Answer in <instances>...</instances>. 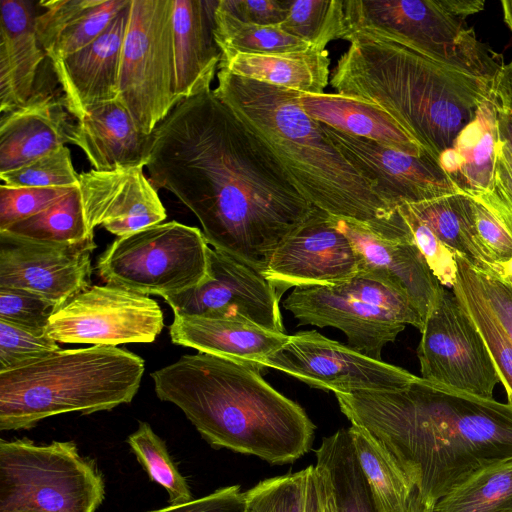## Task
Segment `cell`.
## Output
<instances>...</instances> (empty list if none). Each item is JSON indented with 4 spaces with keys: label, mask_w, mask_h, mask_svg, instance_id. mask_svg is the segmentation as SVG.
<instances>
[{
    "label": "cell",
    "mask_w": 512,
    "mask_h": 512,
    "mask_svg": "<svg viewBox=\"0 0 512 512\" xmlns=\"http://www.w3.org/2000/svg\"><path fill=\"white\" fill-rule=\"evenodd\" d=\"M145 167L157 190L194 213L208 244L261 273L315 208L214 90L180 101L157 125Z\"/></svg>",
    "instance_id": "obj_1"
},
{
    "label": "cell",
    "mask_w": 512,
    "mask_h": 512,
    "mask_svg": "<svg viewBox=\"0 0 512 512\" xmlns=\"http://www.w3.org/2000/svg\"><path fill=\"white\" fill-rule=\"evenodd\" d=\"M352 425L390 453L426 508L478 472L512 461V405L416 377L395 391L335 393Z\"/></svg>",
    "instance_id": "obj_2"
},
{
    "label": "cell",
    "mask_w": 512,
    "mask_h": 512,
    "mask_svg": "<svg viewBox=\"0 0 512 512\" xmlns=\"http://www.w3.org/2000/svg\"><path fill=\"white\" fill-rule=\"evenodd\" d=\"M344 40L350 47L330 79L335 93L379 106L437 161L492 95L501 68L442 61L366 30Z\"/></svg>",
    "instance_id": "obj_3"
},
{
    "label": "cell",
    "mask_w": 512,
    "mask_h": 512,
    "mask_svg": "<svg viewBox=\"0 0 512 512\" xmlns=\"http://www.w3.org/2000/svg\"><path fill=\"white\" fill-rule=\"evenodd\" d=\"M151 377L157 397L177 406L215 449L282 465L312 447L316 426L303 408L249 365L197 352Z\"/></svg>",
    "instance_id": "obj_4"
},
{
    "label": "cell",
    "mask_w": 512,
    "mask_h": 512,
    "mask_svg": "<svg viewBox=\"0 0 512 512\" xmlns=\"http://www.w3.org/2000/svg\"><path fill=\"white\" fill-rule=\"evenodd\" d=\"M215 94L273 151L301 194L329 215L376 223L393 211L302 109L300 92L219 68Z\"/></svg>",
    "instance_id": "obj_5"
},
{
    "label": "cell",
    "mask_w": 512,
    "mask_h": 512,
    "mask_svg": "<svg viewBox=\"0 0 512 512\" xmlns=\"http://www.w3.org/2000/svg\"><path fill=\"white\" fill-rule=\"evenodd\" d=\"M144 371L141 357L107 345L60 349L0 371V430L30 429L52 416L128 404Z\"/></svg>",
    "instance_id": "obj_6"
},
{
    "label": "cell",
    "mask_w": 512,
    "mask_h": 512,
    "mask_svg": "<svg viewBox=\"0 0 512 512\" xmlns=\"http://www.w3.org/2000/svg\"><path fill=\"white\" fill-rule=\"evenodd\" d=\"M105 483L73 441L0 439V512H96Z\"/></svg>",
    "instance_id": "obj_7"
},
{
    "label": "cell",
    "mask_w": 512,
    "mask_h": 512,
    "mask_svg": "<svg viewBox=\"0 0 512 512\" xmlns=\"http://www.w3.org/2000/svg\"><path fill=\"white\" fill-rule=\"evenodd\" d=\"M283 307L300 325L340 329L348 346L376 360L406 325L420 332L424 327V319L405 294L362 273L335 285L295 287Z\"/></svg>",
    "instance_id": "obj_8"
},
{
    "label": "cell",
    "mask_w": 512,
    "mask_h": 512,
    "mask_svg": "<svg viewBox=\"0 0 512 512\" xmlns=\"http://www.w3.org/2000/svg\"><path fill=\"white\" fill-rule=\"evenodd\" d=\"M208 249L200 229L170 221L118 237L96 267L109 285L163 298L208 279Z\"/></svg>",
    "instance_id": "obj_9"
},
{
    "label": "cell",
    "mask_w": 512,
    "mask_h": 512,
    "mask_svg": "<svg viewBox=\"0 0 512 512\" xmlns=\"http://www.w3.org/2000/svg\"><path fill=\"white\" fill-rule=\"evenodd\" d=\"M173 0H131L118 99L150 135L179 103L174 93Z\"/></svg>",
    "instance_id": "obj_10"
},
{
    "label": "cell",
    "mask_w": 512,
    "mask_h": 512,
    "mask_svg": "<svg viewBox=\"0 0 512 512\" xmlns=\"http://www.w3.org/2000/svg\"><path fill=\"white\" fill-rule=\"evenodd\" d=\"M343 11V40L349 32L366 30L442 61L487 69L502 66L465 18L451 13L443 0H343Z\"/></svg>",
    "instance_id": "obj_11"
},
{
    "label": "cell",
    "mask_w": 512,
    "mask_h": 512,
    "mask_svg": "<svg viewBox=\"0 0 512 512\" xmlns=\"http://www.w3.org/2000/svg\"><path fill=\"white\" fill-rule=\"evenodd\" d=\"M417 349L421 377L455 391L493 399L500 382L487 345L451 289L442 287Z\"/></svg>",
    "instance_id": "obj_12"
},
{
    "label": "cell",
    "mask_w": 512,
    "mask_h": 512,
    "mask_svg": "<svg viewBox=\"0 0 512 512\" xmlns=\"http://www.w3.org/2000/svg\"><path fill=\"white\" fill-rule=\"evenodd\" d=\"M163 327L155 300L106 284L91 286L56 309L44 333L57 343L117 346L151 343Z\"/></svg>",
    "instance_id": "obj_13"
},
{
    "label": "cell",
    "mask_w": 512,
    "mask_h": 512,
    "mask_svg": "<svg viewBox=\"0 0 512 512\" xmlns=\"http://www.w3.org/2000/svg\"><path fill=\"white\" fill-rule=\"evenodd\" d=\"M312 387L351 394L359 391H395L417 376L407 370L366 356L315 330L290 335L265 362Z\"/></svg>",
    "instance_id": "obj_14"
},
{
    "label": "cell",
    "mask_w": 512,
    "mask_h": 512,
    "mask_svg": "<svg viewBox=\"0 0 512 512\" xmlns=\"http://www.w3.org/2000/svg\"><path fill=\"white\" fill-rule=\"evenodd\" d=\"M351 241L359 272L405 294L425 319L435 307L442 285L430 270L399 210L377 223L334 217Z\"/></svg>",
    "instance_id": "obj_15"
},
{
    "label": "cell",
    "mask_w": 512,
    "mask_h": 512,
    "mask_svg": "<svg viewBox=\"0 0 512 512\" xmlns=\"http://www.w3.org/2000/svg\"><path fill=\"white\" fill-rule=\"evenodd\" d=\"M208 263L204 283L163 297L173 313L240 320L285 333L281 297L260 271L210 247Z\"/></svg>",
    "instance_id": "obj_16"
},
{
    "label": "cell",
    "mask_w": 512,
    "mask_h": 512,
    "mask_svg": "<svg viewBox=\"0 0 512 512\" xmlns=\"http://www.w3.org/2000/svg\"><path fill=\"white\" fill-rule=\"evenodd\" d=\"M95 248L94 237L54 244L0 233V288L38 295L59 308L90 287Z\"/></svg>",
    "instance_id": "obj_17"
},
{
    "label": "cell",
    "mask_w": 512,
    "mask_h": 512,
    "mask_svg": "<svg viewBox=\"0 0 512 512\" xmlns=\"http://www.w3.org/2000/svg\"><path fill=\"white\" fill-rule=\"evenodd\" d=\"M359 272V258L334 217L315 207L273 252L262 272L277 294L292 287L335 285Z\"/></svg>",
    "instance_id": "obj_18"
},
{
    "label": "cell",
    "mask_w": 512,
    "mask_h": 512,
    "mask_svg": "<svg viewBox=\"0 0 512 512\" xmlns=\"http://www.w3.org/2000/svg\"><path fill=\"white\" fill-rule=\"evenodd\" d=\"M322 125L334 145L393 211L404 204L460 192L429 154L410 155Z\"/></svg>",
    "instance_id": "obj_19"
},
{
    "label": "cell",
    "mask_w": 512,
    "mask_h": 512,
    "mask_svg": "<svg viewBox=\"0 0 512 512\" xmlns=\"http://www.w3.org/2000/svg\"><path fill=\"white\" fill-rule=\"evenodd\" d=\"M143 168L92 169L79 174L78 188L91 232L102 226L123 237L166 219L157 189L145 176Z\"/></svg>",
    "instance_id": "obj_20"
},
{
    "label": "cell",
    "mask_w": 512,
    "mask_h": 512,
    "mask_svg": "<svg viewBox=\"0 0 512 512\" xmlns=\"http://www.w3.org/2000/svg\"><path fill=\"white\" fill-rule=\"evenodd\" d=\"M130 4L131 1L89 45L52 62L65 106L77 120L88 109L119 97L120 61Z\"/></svg>",
    "instance_id": "obj_21"
},
{
    "label": "cell",
    "mask_w": 512,
    "mask_h": 512,
    "mask_svg": "<svg viewBox=\"0 0 512 512\" xmlns=\"http://www.w3.org/2000/svg\"><path fill=\"white\" fill-rule=\"evenodd\" d=\"M63 99L36 92L24 106L1 114L0 174L72 142L75 126Z\"/></svg>",
    "instance_id": "obj_22"
},
{
    "label": "cell",
    "mask_w": 512,
    "mask_h": 512,
    "mask_svg": "<svg viewBox=\"0 0 512 512\" xmlns=\"http://www.w3.org/2000/svg\"><path fill=\"white\" fill-rule=\"evenodd\" d=\"M32 1H0V112L27 104L46 56L36 32Z\"/></svg>",
    "instance_id": "obj_23"
},
{
    "label": "cell",
    "mask_w": 512,
    "mask_h": 512,
    "mask_svg": "<svg viewBox=\"0 0 512 512\" xmlns=\"http://www.w3.org/2000/svg\"><path fill=\"white\" fill-rule=\"evenodd\" d=\"M217 3L173 0L174 93L179 102L211 90L222 56L213 33Z\"/></svg>",
    "instance_id": "obj_24"
},
{
    "label": "cell",
    "mask_w": 512,
    "mask_h": 512,
    "mask_svg": "<svg viewBox=\"0 0 512 512\" xmlns=\"http://www.w3.org/2000/svg\"><path fill=\"white\" fill-rule=\"evenodd\" d=\"M86 155L94 170L144 167L151 134L142 132L119 99L88 109L75 122L72 142Z\"/></svg>",
    "instance_id": "obj_25"
},
{
    "label": "cell",
    "mask_w": 512,
    "mask_h": 512,
    "mask_svg": "<svg viewBox=\"0 0 512 512\" xmlns=\"http://www.w3.org/2000/svg\"><path fill=\"white\" fill-rule=\"evenodd\" d=\"M169 333L174 344L239 361L260 372L290 336L245 321L178 313H174Z\"/></svg>",
    "instance_id": "obj_26"
},
{
    "label": "cell",
    "mask_w": 512,
    "mask_h": 512,
    "mask_svg": "<svg viewBox=\"0 0 512 512\" xmlns=\"http://www.w3.org/2000/svg\"><path fill=\"white\" fill-rule=\"evenodd\" d=\"M299 101L311 118L344 134L414 156L427 154L388 112L373 103L337 93L301 92Z\"/></svg>",
    "instance_id": "obj_27"
},
{
    "label": "cell",
    "mask_w": 512,
    "mask_h": 512,
    "mask_svg": "<svg viewBox=\"0 0 512 512\" xmlns=\"http://www.w3.org/2000/svg\"><path fill=\"white\" fill-rule=\"evenodd\" d=\"M131 0H45L36 32L46 56L61 60L89 45Z\"/></svg>",
    "instance_id": "obj_28"
},
{
    "label": "cell",
    "mask_w": 512,
    "mask_h": 512,
    "mask_svg": "<svg viewBox=\"0 0 512 512\" xmlns=\"http://www.w3.org/2000/svg\"><path fill=\"white\" fill-rule=\"evenodd\" d=\"M497 147V105L492 92L452 147L439 156V164L460 192L487 193L493 190Z\"/></svg>",
    "instance_id": "obj_29"
},
{
    "label": "cell",
    "mask_w": 512,
    "mask_h": 512,
    "mask_svg": "<svg viewBox=\"0 0 512 512\" xmlns=\"http://www.w3.org/2000/svg\"><path fill=\"white\" fill-rule=\"evenodd\" d=\"M328 51L271 54L222 53L219 68L261 83L306 94H322L330 82Z\"/></svg>",
    "instance_id": "obj_30"
},
{
    "label": "cell",
    "mask_w": 512,
    "mask_h": 512,
    "mask_svg": "<svg viewBox=\"0 0 512 512\" xmlns=\"http://www.w3.org/2000/svg\"><path fill=\"white\" fill-rule=\"evenodd\" d=\"M434 234L476 270L492 271L475 222L472 197L464 192L444 195L428 201L408 204Z\"/></svg>",
    "instance_id": "obj_31"
},
{
    "label": "cell",
    "mask_w": 512,
    "mask_h": 512,
    "mask_svg": "<svg viewBox=\"0 0 512 512\" xmlns=\"http://www.w3.org/2000/svg\"><path fill=\"white\" fill-rule=\"evenodd\" d=\"M316 464L330 479L336 512H377L372 493L357 460L349 429L323 438ZM408 512H432L417 496Z\"/></svg>",
    "instance_id": "obj_32"
},
{
    "label": "cell",
    "mask_w": 512,
    "mask_h": 512,
    "mask_svg": "<svg viewBox=\"0 0 512 512\" xmlns=\"http://www.w3.org/2000/svg\"><path fill=\"white\" fill-rule=\"evenodd\" d=\"M348 429L376 511L408 512L418 493L390 453L366 429Z\"/></svg>",
    "instance_id": "obj_33"
},
{
    "label": "cell",
    "mask_w": 512,
    "mask_h": 512,
    "mask_svg": "<svg viewBox=\"0 0 512 512\" xmlns=\"http://www.w3.org/2000/svg\"><path fill=\"white\" fill-rule=\"evenodd\" d=\"M456 260L457 279L452 291L483 337L512 405V342L484 296L474 267L458 254Z\"/></svg>",
    "instance_id": "obj_34"
},
{
    "label": "cell",
    "mask_w": 512,
    "mask_h": 512,
    "mask_svg": "<svg viewBox=\"0 0 512 512\" xmlns=\"http://www.w3.org/2000/svg\"><path fill=\"white\" fill-rule=\"evenodd\" d=\"M0 233L54 244H76L94 237L85 220L78 185L47 209Z\"/></svg>",
    "instance_id": "obj_35"
},
{
    "label": "cell",
    "mask_w": 512,
    "mask_h": 512,
    "mask_svg": "<svg viewBox=\"0 0 512 512\" xmlns=\"http://www.w3.org/2000/svg\"><path fill=\"white\" fill-rule=\"evenodd\" d=\"M214 38L221 53L271 54L307 51L311 45L278 26L244 22L218 3L214 11Z\"/></svg>",
    "instance_id": "obj_36"
},
{
    "label": "cell",
    "mask_w": 512,
    "mask_h": 512,
    "mask_svg": "<svg viewBox=\"0 0 512 512\" xmlns=\"http://www.w3.org/2000/svg\"><path fill=\"white\" fill-rule=\"evenodd\" d=\"M432 512H512V461L473 475L441 498Z\"/></svg>",
    "instance_id": "obj_37"
},
{
    "label": "cell",
    "mask_w": 512,
    "mask_h": 512,
    "mask_svg": "<svg viewBox=\"0 0 512 512\" xmlns=\"http://www.w3.org/2000/svg\"><path fill=\"white\" fill-rule=\"evenodd\" d=\"M279 27L325 50L329 42L344 36L343 0H289L288 13Z\"/></svg>",
    "instance_id": "obj_38"
},
{
    "label": "cell",
    "mask_w": 512,
    "mask_h": 512,
    "mask_svg": "<svg viewBox=\"0 0 512 512\" xmlns=\"http://www.w3.org/2000/svg\"><path fill=\"white\" fill-rule=\"evenodd\" d=\"M126 442L150 480L165 489L169 505L194 499L185 477L172 461L165 441L147 422L140 421L137 430L127 437Z\"/></svg>",
    "instance_id": "obj_39"
},
{
    "label": "cell",
    "mask_w": 512,
    "mask_h": 512,
    "mask_svg": "<svg viewBox=\"0 0 512 512\" xmlns=\"http://www.w3.org/2000/svg\"><path fill=\"white\" fill-rule=\"evenodd\" d=\"M481 244L492 262L512 259V207L495 191L471 196Z\"/></svg>",
    "instance_id": "obj_40"
},
{
    "label": "cell",
    "mask_w": 512,
    "mask_h": 512,
    "mask_svg": "<svg viewBox=\"0 0 512 512\" xmlns=\"http://www.w3.org/2000/svg\"><path fill=\"white\" fill-rule=\"evenodd\" d=\"M0 178L11 187H71L79 183V174L65 145L18 169L0 174Z\"/></svg>",
    "instance_id": "obj_41"
},
{
    "label": "cell",
    "mask_w": 512,
    "mask_h": 512,
    "mask_svg": "<svg viewBox=\"0 0 512 512\" xmlns=\"http://www.w3.org/2000/svg\"><path fill=\"white\" fill-rule=\"evenodd\" d=\"M60 347L56 341L37 331L0 320V371L48 356Z\"/></svg>",
    "instance_id": "obj_42"
},
{
    "label": "cell",
    "mask_w": 512,
    "mask_h": 512,
    "mask_svg": "<svg viewBox=\"0 0 512 512\" xmlns=\"http://www.w3.org/2000/svg\"><path fill=\"white\" fill-rule=\"evenodd\" d=\"M74 187H11L2 183L0 232L47 209Z\"/></svg>",
    "instance_id": "obj_43"
},
{
    "label": "cell",
    "mask_w": 512,
    "mask_h": 512,
    "mask_svg": "<svg viewBox=\"0 0 512 512\" xmlns=\"http://www.w3.org/2000/svg\"><path fill=\"white\" fill-rule=\"evenodd\" d=\"M398 210L434 276L443 287L452 290L457 279V254L418 218L408 204L400 206Z\"/></svg>",
    "instance_id": "obj_44"
},
{
    "label": "cell",
    "mask_w": 512,
    "mask_h": 512,
    "mask_svg": "<svg viewBox=\"0 0 512 512\" xmlns=\"http://www.w3.org/2000/svg\"><path fill=\"white\" fill-rule=\"evenodd\" d=\"M305 469L265 479L246 491L244 512H294Z\"/></svg>",
    "instance_id": "obj_45"
},
{
    "label": "cell",
    "mask_w": 512,
    "mask_h": 512,
    "mask_svg": "<svg viewBox=\"0 0 512 512\" xmlns=\"http://www.w3.org/2000/svg\"><path fill=\"white\" fill-rule=\"evenodd\" d=\"M56 309V305L38 295L0 288V320L44 331Z\"/></svg>",
    "instance_id": "obj_46"
},
{
    "label": "cell",
    "mask_w": 512,
    "mask_h": 512,
    "mask_svg": "<svg viewBox=\"0 0 512 512\" xmlns=\"http://www.w3.org/2000/svg\"><path fill=\"white\" fill-rule=\"evenodd\" d=\"M496 105L498 147L493 190L512 207V112Z\"/></svg>",
    "instance_id": "obj_47"
},
{
    "label": "cell",
    "mask_w": 512,
    "mask_h": 512,
    "mask_svg": "<svg viewBox=\"0 0 512 512\" xmlns=\"http://www.w3.org/2000/svg\"><path fill=\"white\" fill-rule=\"evenodd\" d=\"M218 5L244 22L278 26L287 16L289 0H219Z\"/></svg>",
    "instance_id": "obj_48"
},
{
    "label": "cell",
    "mask_w": 512,
    "mask_h": 512,
    "mask_svg": "<svg viewBox=\"0 0 512 512\" xmlns=\"http://www.w3.org/2000/svg\"><path fill=\"white\" fill-rule=\"evenodd\" d=\"M245 506L246 492H242L239 485H232L219 488L187 503L169 505L148 512H244Z\"/></svg>",
    "instance_id": "obj_49"
},
{
    "label": "cell",
    "mask_w": 512,
    "mask_h": 512,
    "mask_svg": "<svg viewBox=\"0 0 512 512\" xmlns=\"http://www.w3.org/2000/svg\"><path fill=\"white\" fill-rule=\"evenodd\" d=\"M475 272L484 296L512 342V289L494 274Z\"/></svg>",
    "instance_id": "obj_50"
},
{
    "label": "cell",
    "mask_w": 512,
    "mask_h": 512,
    "mask_svg": "<svg viewBox=\"0 0 512 512\" xmlns=\"http://www.w3.org/2000/svg\"><path fill=\"white\" fill-rule=\"evenodd\" d=\"M294 512H321V501L315 465L305 468V480Z\"/></svg>",
    "instance_id": "obj_51"
},
{
    "label": "cell",
    "mask_w": 512,
    "mask_h": 512,
    "mask_svg": "<svg viewBox=\"0 0 512 512\" xmlns=\"http://www.w3.org/2000/svg\"><path fill=\"white\" fill-rule=\"evenodd\" d=\"M492 92L498 106L512 112V60L497 72Z\"/></svg>",
    "instance_id": "obj_52"
},
{
    "label": "cell",
    "mask_w": 512,
    "mask_h": 512,
    "mask_svg": "<svg viewBox=\"0 0 512 512\" xmlns=\"http://www.w3.org/2000/svg\"><path fill=\"white\" fill-rule=\"evenodd\" d=\"M315 468L317 470L318 486L321 501V512H336L335 501L329 476L323 467L316 464Z\"/></svg>",
    "instance_id": "obj_53"
},
{
    "label": "cell",
    "mask_w": 512,
    "mask_h": 512,
    "mask_svg": "<svg viewBox=\"0 0 512 512\" xmlns=\"http://www.w3.org/2000/svg\"><path fill=\"white\" fill-rule=\"evenodd\" d=\"M446 8L456 16L465 18L483 9L482 0H443Z\"/></svg>",
    "instance_id": "obj_54"
},
{
    "label": "cell",
    "mask_w": 512,
    "mask_h": 512,
    "mask_svg": "<svg viewBox=\"0 0 512 512\" xmlns=\"http://www.w3.org/2000/svg\"><path fill=\"white\" fill-rule=\"evenodd\" d=\"M490 273L499 277L512 289V259L504 263L494 264Z\"/></svg>",
    "instance_id": "obj_55"
},
{
    "label": "cell",
    "mask_w": 512,
    "mask_h": 512,
    "mask_svg": "<svg viewBox=\"0 0 512 512\" xmlns=\"http://www.w3.org/2000/svg\"><path fill=\"white\" fill-rule=\"evenodd\" d=\"M501 5L503 8L505 22L512 31V0H503Z\"/></svg>",
    "instance_id": "obj_56"
}]
</instances>
